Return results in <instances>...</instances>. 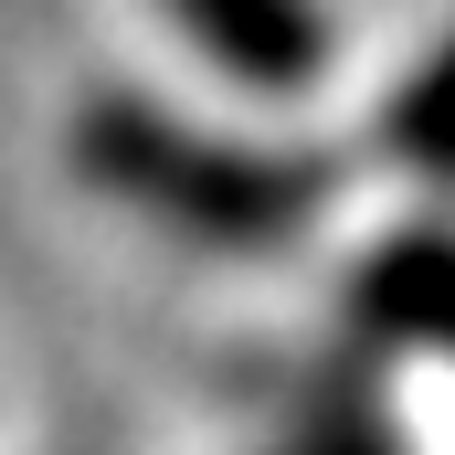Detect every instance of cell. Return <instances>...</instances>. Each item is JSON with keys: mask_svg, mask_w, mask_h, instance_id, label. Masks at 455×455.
<instances>
[{"mask_svg": "<svg viewBox=\"0 0 455 455\" xmlns=\"http://www.w3.org/2000/svg\"><path fill=\"white\" fill-rule=\"evenodd\" d=\"M75 170L107 202L191 233V243H223V254L286 243L329 202L318 159H286V148H254V138H212V127H191L170 107H138V96H96L75 116Z\"/></svg>", "mask_w": 455, "mask_h": 455, "instance_id": "6da1fadb", "label": "cell"}, {"mask_svg": "<svg viewBox=\"0 0 455 455\" xmlns=\"http://www.w3.org/2000/svg\"><path fill=\"white\" fill-rule=\"evenodd\" d=\"M170 21H180L212 64H233L243 85H307L318 53H329L318 0H170Z\"/></svg>", "mask_w": 455, "mask_h": 455, "instance_id": "7a4b0ae2", "label": "cell"}, {"mask_svg": "<svg viewBox=\"0 0 455 455\" xmlns=\"http://www.w3.org/2000/svg\"><path fill=\"white\" fill-rule=\"evenodd\" d=\"M349 307L403 349H445L455 360V233H392L360 275H349Z\"/></svg>", "mask_w": 455, "mask_h": 455, "instance_id": "3957f363", "label": "cell"}, {"mask_svg": "<svg viewBox=\"0 0 455 455\" xmlns=\"http://www.w3.org/2000/svg\"><path fill=\"white\" fill-rule=\"evenodd\" d=\"M381 148L424 180H455V32L403 75V96L381 107Z\"/></svg>", "mask_w": 455, "mask_h": 455, "instance_id": "277c9868", "label": "cell"}, {"mask_svg": "<svg viewBox=\"0 0 455 455\" xmlns=\"http://www.w3.org/2000/svg\"><path fill=\"white\" fill-rule=\"evenodd\" d=\"M286 455H403V445H392L381 424H360V413H349V424H318L307 445H286Z\"/></svg>", "mask_w": 455, "mask_h": 455, "instance_id": "5b68a950", "label": "cell"}]
</instances>
